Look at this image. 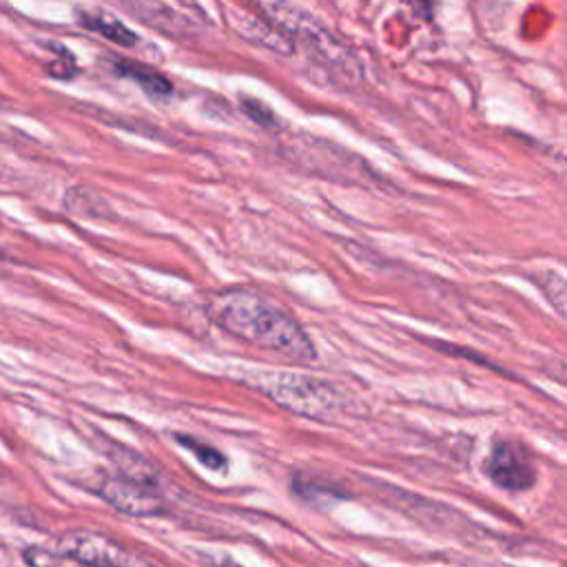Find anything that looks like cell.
Listing matches in <instances>:
<instances>
[{
    "mask_svg": "<svg viewBox=\"0 0 567 567\" xmlns=\"http://www.w3.org/2000/svg\"><path fill=\"white\" fill-rule=\"evenodd\" d=\"M100 494L115 509L133 514V516H151V514L162 512V498L142 478L109 476V478H104Z\"/></svg>",
    "mask_w": 567,
    "mask_h": 567,
    "instance_id": "277c9868",
    "label": "cell"
},
{
    "mask_svg": "<svg viewBox=\"0 0 567 567\" xmlns=\"http://www.w3.org/2000/svg\"><path fill=\"white\" fill-rule=\"evenodd\" d=\"M115 73L135 82V84H140L153 97H168L173 93V84L164 73L155 71L146 64H140L135 60H117L115 62Z\"/></svg>",
    "mask_w": 567,
    "mask_h": 567,
    "instance_id": "5b68a950",
    "label": "cell"
},
{
    "mask_svg": "<svg viewBox=\"0 0 567 567\" xmlns=\"http://www.w3.org/2000/svg\"><path fill=\"white\" fill-rule=\"evenodd\" d=\"M485 472L498 487L509 492H523L536 483V465L527 447L509 439H501L492 445Z\"/></svg>",
    "mask_w": 567,
    "mask_h": 567,
    "instance_id": "3957f363",
    "label": "cell"
},
{
    "mask_svg": "<svg viewBox=\"0 0 567 567\" xmlns=\"http://www.w3.org/2000/svg\"><path fill=\"white\" fill-rule=\"evenodd\" d=\"M64 208L71 215L78 217H91V219H104L111 215V206L95 193L82 186L69 188L64 195Z\"/></svg>",
    "mask_w": 567,
    "mask_h": 567,
    "instance_id": "52a82bcc",
    "label": "cell"
},
{
    "mask_svg": "<svg viewBox=\"0 0 567 567\" xmlns=\"http://www.w3.org/2000/svg\"><path fill=\"white\" fill-rule=\"evenodd\" d=\"M538 286L549 299V303L558 310V315L567 321V279L551 270H543L538 277Z\"/></svg>",
    "mask_w": 567,
    "mask_h": 567,
    "instance_id": "30bf717a",
    "label": "cell"
},
{
    "mask_svg": "<svg viewBox=\"0 0 567 567\" xmlns=\"http://www.w3.org/2000/svg\"><path fill=\"white\" fill-rule=\"evenodd\" d=\"M175 441H177L182 447H186L188 452H193L202 465H206V467H210V470H221V467H226V456H224L217 447L206 445L204 441H199V439H195V436H188V434H182V432L175 434Z\"/></svg>",
    "mask_w": 567,
    "mask_h": 567,
    "instance_id": "9c48e42d",
    "label": "cell"
},
{
    "mask_svg": "<svg viewBox=\"0 0 567 567\" xmlns=\"http://www.w3.org/2000/svg\"><path fill=\"white\" fill-rule=\"evenodd\" d=\"M24 560L29 567H100L89 560H82L66 551H51L44 547L24 549Z\"/></svg>",
    "mask_w": 567,
    "mask_h": 567,
    "instance_id": "ba28073f",
    "label": "cell"
},
{
    "mask_svg": "<svg viewBox=\"0 0 567 567\" xmlns=\"http://www.w3.org/2000/svg\"><path fill=\"white\" fill-rule=\"evenodd\" d=\"M80 24L100 33L102 38H106L109 42L117 44V47H135L137 44V35L133 29H128L124 22H120L117 18L109 16V13H80Z\"/></svg>",
    "mask_w": 567,
    "mask_h": 567,
    "instance_id": "8992f818",
    "label": "cell"
},
{
    "mask_svg": "<svg viewBox=\"0 0 567 567\" xmlns=\"http://www.w3.org/2000/svg\"><path fill=\"white\" fill-rule=\"evenodd\" d=\"M264 392L284 410L315 421H332L343 410L341 392L312 374L277 372L264 381Z\"/></svg>",
    "mask_w": 567,
    "mask_h": 567,
    "instance_id": "7a4b0ae2",
    "label": "cell"
},
{
    "mask_svg": "<svg viewBox=\"0 0 567 567\" xmlns=\"http://www.w3.org/2000/svg\"><path fill=\"white\" fill-rule=\"evenodd\" d=\"M206 312L217 328L252 348L281 354L295 363H312L317 359L310 337L295 317L255 290L228 288L215 292L206 303Z\"/></svg>",
    "mask_w": 567,
    "mask_h": 567,
    "instance_id": "6da1fadb",
    "label": "cell"
},
{
    "mask_svg": "<svg viewBox=\"0 0 567 567\" xmlns=\"http://www.w3.org/2000/svg\"><path fill=\"white\" fill-rule=\"evenodd\" d=\"M241 111L259 126L264 128H277V115L272 113V109L255 97H241Z\"/></svg>",
    "mask_w": 567,
    "mask_h": 567,
    "instance_id": "8fae6325",
    "label": "cell"
}]
</instances>
